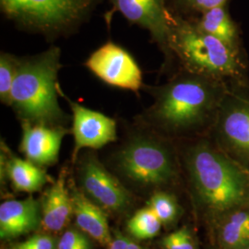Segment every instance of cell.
I'll list each match as a JSON object with an SVG mask.
<instances>
[{
    "label": "cell",
    "instance_id": "6da1fadb",
    "mask_svg": "<svg viewBox=\"0 0 249 249\" xmlns=\"http://www.w3.org/2000/svg\"><path fill=\"white\" fill-rule=\"evenodd\" d=\"M153 104L136 116L154 131L182 134L209 124L222 102L218 80L184 71L161 86L143 85Z\"/></svg>",
    "mask_w": 249,
    "mask_h": 249
},
{
    "label": "cell",
    "instance_id": "7a4b0ae2",
    "mask_svg": "<svg viewBox=\"0 0 249 249\" xmlns=\"http://www.w3.org/2000/svg\"><path fill=\"white\" fill-rule=\"evenodd\" d=\"M60 59L58 46L18 57L9 107L20 123L66 126L71 120L58 102L57 79L63 67Z\"/></svg>",
    "mask_w": 249,
    "mask_h": 249
},
{
    "label": "cell",
    "instance_id": "3957f363",
    "mask_svg": "<svg viewBox=\"0 0 249 249\" xmlns=\"http://www.w3.org/2000/svg\"><path fill=\"white\" fill-rule=\"evenodd\" d=\"M185 160L196 195L209 209L223 213L249 204V177L210 143L192 145Z\"/></svg>",
    "mask_w": 249,
    "mask_h": 249
},
{
    "label": "cell",
    "instance_id": "277c9868",
    "mask_svg": "<svg viewBox=\"0 0 249 249\" xmlns=\"http://www.w3.org/2000/svg\"><path fill=\"white\" fill-rule=\"evenodd\" d=\"M100 0H0L1 11L19 30L47 40L70 36L90 18Z\"/></svg>",
    "mask_w": 249,
    "mask_h": 249
},
{
    "label": "cell",
    "instance_id": "5b68a950",
    "mask_svg": "<svg viewBox=\"0 0 249 249\" xmlns=\"http://www.w3.org/2000/svg\"><path fill=\"white\" fill-rule=\"evenodd\" d=\"M169 48L183 70L191 73L218 80L234 77L240 71L236 52L193 21L172 17Z\"/></svg>",
    "mask_w": 249,
    "mask_h": 249
},
{
    "label": "cell",
    "instance_id": "8992f818",
    "mask_svg": "<svg viewBox=\"0 0 249 249\" xmlns=\"http://www.w3.org/2000/svg\"><path fill=\"white\" fill-rule=\"evenodd\" d=\"M136 132L114 155L118 173L142 187H161L178 176L175 155L156 131L136 121Z\"/></svg>",
    "mask_w": 249,
    "mask_h": 249
},
{
    "label": "cell",
    "instance_id": "52a82bcc",
    "mask_svg": "<svg viewBox=\"0 0 249 249\" xmlns=\"http://www.w3.org/2000/svg\"><path fill=\"white\" fill-rule=\"evenodd\" d=\"M84 66L107 85L139 94L142 72L133 56L120 45L109 41L89 54Z\"/></svg>",
    "mask_w": 249,
    "mask_h": 249
},
{
    "label": "cell",
    "instance_id": "ba28073f",
    "mask_svg": "<svg viewBox=\"0 0 249 249\" xmlns=\"http://www.w3.org/2000/svg\"><path fill=\"white\" fill-rule=\"evenodd\" d=\"M78 176L82 188L101 207L117 212L128 204L129 194L126 188L95 154L87 153L80 157Z\"/></svg>",
    "mask_w": 249,
    "mask_h": 249
},
{
    "label": "cell",
    "instance_id": "9c48e42d",
    "mask_svg": "<svg viewBox=\"0 0 249 249\" xmlns=\"http://www.w3.org/2000/svg\"><path fill=\"white\" fill-rule=\"evenodd\" d=\"M72 112L71 133L74 137L73 161L78 159V154L82 149L98 150L117 140V123L115 118L101 112L83 107L73 102L63 93Z\"/></svg>",
    "mask_w": 249,
    "mask_h": 249
},
{
    "label": "cell",
    "instance_id": "30bf717a",
    "mask_svg": "<svg viewBox=\"0 0 249 249\" xmlns=\"http://www.w3.org/2000/svg\"><path fill=\"white\" fill-rule=\"evenodd\" d=\"M113 9L119 11L130 23L147 30L153 42L166 55H172L169 48L172 15L165 0H109Z\"/></svg>",
    "mask_w": 249,
    "mask_h": 249
},
{
    "label": "cell",
    "instance_id": "8fae6325",
    "mask_svg": "<svg viewBox=\"0 0 249 249\" xmlns=\"http://www.w3.org/2000/svg\"><path fill=\"white\" fill-rule=\"evenodd\" d=\"M22 135L19 151L36 165L44 167L57 162L63 139L71 133L66 126L20 123Z\"/></svg>",
    "mask_w": 249,
    "mask_h": 249
},
{
    "label": "cell",
    "instance_id": "7c38bea8",
    "mask_svg": "<svg viewBox=\"0 0 249 249\" xmlns=\"http://www.w3.org/2000/svg\"><path fill=\"white\" fill-rule=\"evenodd\" d=\"M42 223L41 206L33 197L0 205V237L12 239L37 229Z\"/></svg>",
    "mask_w": 249,
    "mask_h": 249
},
{
    "label": "cell",
    "instance_id": "4fadbf2b",
    "mask_svg": "<svg viewBox=\"0 0 249 249\" xmlns=\"http://www.w3.org/2000/svg\"><path fill=\"white\" fill-rule=\"evenodd\" d=\"M66 172L63 170L59 177L45 193L41 204L42 224L47 231H60L73 215L72 196L66 186Z\"/></svg>",
    "mask_w": 249,
    "mask_h": 249
},
{
    "label": "cell",
    "instance_id": "5bb4252c",
    "mask_svg": "<svg viewBox=\"0 0 249 249\" xmlns=\"http://www.w3.org/2000/svg\"><path fill=\"white\" fill-rule=\"evenodd\" d=\"M71 196L73 215L79 229L101 245L108 246L113 237L106 213L78 189H74Z\"/></svg>",
    "mask_w": 249,
    "mask_h": 249
},
{
    "label": "cell",
    "instance_id": "9a60e30c",
    "mask_svg": "<svg viewBox=\"0 0 249 249\" xmlns=\"http://www.w3.org/2000/svg\"><path fill=\"white\" fill-rule=\"evenodd\" d=\"M221 116L223 138L234 151L249 159V105L231 106Z\"/></svg>",
    "mask_w": 249,
    "mask_h": 249
},
{
    "label": "cell",
    "instance_id": "2e32d148",
    "mask_svg": "<svg viewBox=\"0 0 249 249\" xmlns=\"http://www.w3.org/2000/svg\"><path fill=\"white\" fill-rule=\"evenodd\" d=\"M4 160L6 176L17 191L34 193L40 190L49 181V177L43 167L27 159H21L12 154L1 157Z\"/></svg>",
    "mask_w": 249,
    "mask_h": 249
},
{
    "label": "cell",
    "instance_id": "e0dca14e",
    "mask_svg": "<svg viewBox=\"0 0 249 249\" xmlns=\"http://www.w3.org/2000/svg\"><path fill=\"white\" fill-rule=\"evenodd\" d=\"M193 22L201 31L221 40L223 44L236 52V27L223 6L205 11L201 13L198 20Z\"/></svg>",
    "mask_w": 249,
    "mask_h": 249
},
{
    "label": "cell",
    "instance_id": "ac0fdd59",
    "mask_svg": "<svg viewBox=\"0 0 249 249\" xmlns=\"http://www.w3.org/2000/svg\"><path fill=\"white\" fill-rule=\"evenodd\" d=\"M162 223L148 206L138 211L127 223V231L137 239H151L160 231Z\"/></svg>",
    "mask_w": 249,
    "mask_h": 249
},
{
    "label": "cell",
    "instance_id": "d6986e66",
    "mask_svg": "<svg viewBox=\"0 0 249 249\" xmlns=\"http://www.w3.org/2000/svg\"><path fill=\"white\" fill-rule=\"evenodd\" d=\"M18 56L7 52L0 53V101L9 107L10 91L15 79Z\"/></svg>",
    "mask_w": 249,
    "mask_h": 249
},
{
    "label": "cell",
    "instance_id": "ffe728a7",
    "mask_svg": "<svg viewBox=\"0 0 249 249\" xmlns=\"http://www.w3.org/2000/svg\"><path fill=\"white\" fill-rule=\"evenodd\" d=\"M149 207L157 215L162 224L173 223L178 214V206L174 196L168 193L157 192L149 201Z\"/></svg>",
    "mask_w": 249,
    "mask_h": 249
},
{
    "label": "cell",
    "instance_id": "44dd1931",
    "mask_svg": "<svg viewBox=\"0 0 249 249\" xmlns=\"http://www.w3.org/2000/svg\"><path fill=\"white\" fill-rule=\"evenodd\" d=\"M221 243L224 249H246L249 248V233L239 230L228 222L221 229Z\"/></svg>",
    "mask_w": 249,
    "mask_h": 249
},
{
    "label": "cell",
    "instance_id": "7402d4cb",
    "mask_svg": "<svg viewBox=\"0 0 249 249\" xmlns=\"http://www.w3.org/2000/svg\"><path fill=\"white\" fill-rule=\"evenodd\" d=\"M57 249H91L85 232L78 229H69L57 241Z\"/></svg>",
    "mask_w": 249,
    "mask_h": 249
},
{
    "label": "cell",
    "instance_id": "603a6c76",
    "mask_svg": "<svg viewBox=\"0 0 249 249\" xmlns=\"http://www.w3.org/2000/svg\"><path fill=\"white\" fill-rule=\"evenodd\" d=\"M161 242L165 249H195L194 242L187 228L171 232Z\"/></svg>",
    "mask_w": 249,
    "mask_h": 249
},
{
    "label": "cell",
    "instance_id": "cb8c5ba5",
    "mask_svg": "<svg viewBox=\"0 0 249 249\" xmlns=\"http://www.w3.org/2000/svg\"><path fill=\"white\" fill-rule=\"evenodd\" d=\"M227 0H173L178 9L185 12L203 13L207 10L224 6Z\"/></svg>",
    "mask_w": 249,
    "mask_h": 249
},
{
    "label": "cell",
    "instance_id": "d4e9b609",
    "mask_svg": "<svg viewBox=\"0 0 249 249\" xmlns=\"http://www.w3.org/2000/svg\"><path fill=\"white\" fill-rule=\"evenodd\" d=\"M29 249H57V242L52 236L36 234L22 243Z\"/></svg>",
    "mask_w": 249,
    "mask_h": 249
},
{
    "label": "cell",
    "instance_id": "484cf974",
    "mask_svg": "<svg viewBox=\"0 0 249 249\" xmlns=\"http://www.w3.org/2000/svg\"><path fill=\"white\" fill-rule=\"evenodd\" d=\"M226 222L231 223L239 230L249 233V211H243L239 209L231 213Z\"/></svg>",
    "mask_w": 249,
    "mask_h": 249
},
{
    "label": "cell",
    "instance_id": "4316f807",
    "mask_svg": "<svg viewBox=\"0 0 249 249\" xmlns=\"http://www.w3.org/2000/svg\"><path fill=\"white\" fill-rule=\"evenodd\" d=\"M107 249H146L134 242L129 237H126L122 234H117L113 238L111 243L107 246Z\"/></svg>",
    "mask_w": 249,
    "mask_h": 249
},
{
    "label": "cell",
    "instance_id": "83f0119b",
    "mask_svg": "<svg viewBox=\"0 0 249 249\" xmlns=\"http://www.w3.org/2000/svg\"><path fill=\"white\" fill-rule=\"evenodd\" d=\"M12 249H27L25 246H23L22 245V243H20V244H17L16 246H14V248Z\"/></svg>",
    "mask_w": 249,
    "mask_h": 249
},
{
    "label": "cell",
    "instance_id": "f1b7e54d",
    "mask_svg": "<svg viewBox=\"0 0 249 249\" xmlns=\"http://www.w3.org/2000/svg\"><path fill=\"white\" fill-rule=\"evenodd\" d=\"M249 249V248H248V249Z\"/></svg>",
    "mask_w": 249,
    "mask_h": 249
}]
</instances>
